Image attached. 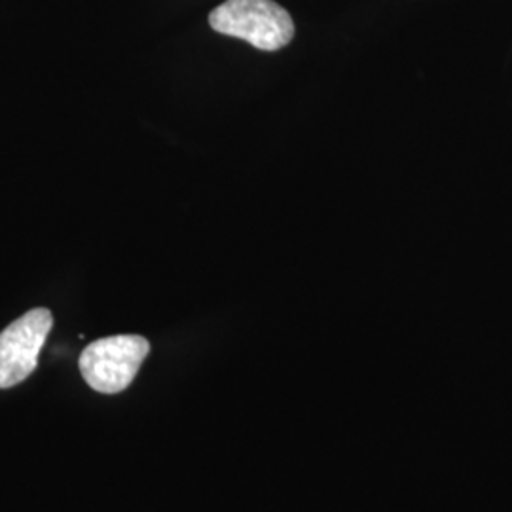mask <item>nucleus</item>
<instances>
[{"instance_id": "f257e3e1", "label": "nucleus", "mask_w": 512, "mask_h": 512, "mask_svg": "<svg viewBox=\"0 0 512 512\" xmlns=\"http://www.w3.org/2000/svg\"><path fill=\"white\" fill-rule=\"evenodd\" d=\"M209 25L226 37L241 38L260 52H277L291 44V14L274 0H226L209 14Z\"/></svg>"}, {"instance_id": "f03ea898", "label": "nucleus", "mask_w": 512, "mask_h": 512, "mask_svg": "<svg viewBox=\"0 0 512 512\" xmlns=\"http://www.w3.org/2000/svg\"><path fill=\"white\" fill-rule=\"evenodd\" d=\"M150 353L147 338L118 334L95 340L80 355V372L95 391L114 395L128 389Z\"/></svg>"}, {"instance_id": "7ed1b4c3", "label": "nucleus", "mask_w": 512, "mask_h": 512, "mask_svg": "<svg viewBox=\"0 0 512 512\" xmlns=\"http://www.w3.org/2000/svg\"><path fill=\"white\" fill-rule=\"evenodd\" d=\"M54 327V315L46 308L23 313L0 334V389L27 380L38 365V355Z\"/></svg>"}]
</instances>
